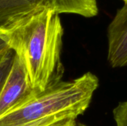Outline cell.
Instances as JSON below:
<instances>
[{
    "instance_id": "obj_1",
    "label": "cell",
    "mask_w": 127,
    "mask_h": 126,
    "mask_svg": "<svg viewBox=\"0 0 127 126\" xmlns=\"http://www.w3.org/2000/svg\"><path fill=\"white\" fill-rule=\"evenodd\" d=\"M63 33L60 14L51 7L0 26V38L23 64L36 94L62 81Z\"/></svg>"
},
{
    "instance_id": "obj_2",
    "label": "cell",
    "mask_w": 127,
    "mask_h": 126,
    "mask_svg": "<svg viewBox=\"0 0 127 126\" xmlns=\"http://www.w3.org/2000/svg\"><path fill=\"white\" fill-rule=\"evenodd\" d=\"M98 86L97 76L91 72L61 81L1 117L0 126H22L53 117L75 120L89 107Z\"/></svg>"
},
{
    "instance_id": "obj_3",
    "label": "cell",
    "mask_w": 127,
    "mask_h": 126,
    "mask_svg": "<svg viewBox=\"0 0 127 126\" xmlns=\"http://www.w3.org/2000/svg\"><path fill=\"white\" fill-rule=\"evenodd\" d=\"M36 94L31 87L23 64L14 55L0 91V117L19 106Z\"/></svg>"
},
{
    "instance_id": "obj_4",
    "label": "cell",
    "mask_w": 127,
    "mask_h": 126,
    "mask_svg": "<svg viewBox=\"0 0 127 126\" xmlns=\"http://www.w3.org/2000/svg\"><path fill=\"white\" fill-rule=\"evenodd\" d=\"M107 59L113 68L127 66V2L118 10L107 29Z\"/></svg>"
},
{
    "instance_id": "obj_5",
    "label": "cell",
    "mask_w": 127,
    "mask_h": 126,
    "mask_svg": "<svg viewBox=\"0 0 127 126\" xmlns=\"http://www.w3.org/2000/svg\"><path fill=\"white\" fill-rule=\"evenodd\" d=\"M47 7L51 0H0V26Z\"/></svg>"
},
{
    "instance_id": "obj_6",
    "label": "cell",
    "mask_w": 127,
    "mask_h": 126,
    "mask_svg": "<svg viewBox=\"0 0 127 126\" xmlns=\"http://www.w3.org/2000/svg\"><path fill=\"white\" fill-rule=\"evenodd\" d=\"M51 5L58 14L71 13L92 18L99 12L97 0H51Z\"/></svg>"
},
{
    "instance_id": "obj_7",
    "label": "cell",
    "mask_w": 127,
    "mask_h": 126,
    "mask_svg": "<svg viewBox=\"0 0 127 126\" xmlns=\"http://www.w3.org/2000/svg\"><path fill=\"white\" fill-rule=\"evenodd\" d=\"M116 126H127V100L120 102L113 110Z\"/></svg>"
},
{
    "instance_id": "obj_8",
    "label": "cell",
    "mask_w": 127,
    "mask_h": 126,
    "mask_svg": "<svg viewBox=\"0 0 127 126\" xmlns=\"http://www.w3.org/2000/svg\"><path fill=\"white\" fill-rule=\"evenodd\" d=\"M13 56H14V53L13 51H11L0 62V91L4 83V81L8 74L10 68L11 66L12 62L13 59Z\"/></svg>"
},
{
    "instance_id": "obj_9",
    "label": "cell",
    "mask_w": 127,
    "mask_h": 126,
    "mask_svg": "<svg viewBox=\"0 0 127 126\" xmlns=\"http://www.w3.org/2000/svg\"><path fill=\"white\" fill-rule=\"evenodd\" d=\"M65 120H69V119L60 117H49V118L40 120L36 121L34 123H29V124H27V125L22 126H50L54 124V123H57L58 122Z\"/></svg>"
},
{
    "instance_id": "obj_10",
    "label": "cell",
    "mask_w": 127,
    "mask_h": 126,
    "mask_svg": "<svg viewBox=\"0 0 127 126\" xmlns=\"http://www.w3.org/2000/svg\"><path fill=\"white\" fill-rule=\"evenodd\" d=\"M12 50L8 47V45H7V43L1 38H0V62Z\"/></svg>"
},
{
    "instance_id": "obj_11",
    "label": "cell",
    "mask_w": 127,
    "mask_h": 126,
    "mask_svg": "<svg viewBox=\"0 0 127 126\" xmlns=\"http://www.w3.org/2000/svg\"><path fill=\"white\" fill-rule=\"evenodd\" d=\"M76 120H63L60 122H58L57 123H54L50 126H71V125Z\"/></svg>"
},
{
    "instance_id": "obj_12",
    "label": "cell",
    "mask_w": 127,
    "mask_h": 126,
    "mask_svg": "<svg viewBox=\"0 0 127 126\" xmlns=\"http://www.w3.org/2000/svg\"><path fill=\"white\" fill-rule=\"evenodd\" d=\"M77 126H86L84 124H82V123H77Z\"/></svg>"
},
{
    "instance_id": "obj_13",
    "label": "cell",
    "mask_w": 127,
    "mask_h": 126,
    "mask_svg": "<svg viewBox=\"0 0 127 126\" xmlns=\"http://www.w3.org/2000/svg\"><path fill=\"white\" fill-rule=\"evenodd\" d=\"M71 126H77V123H76V121H74V122L71 125Z\"/></svg>"
},
{
    "instance_id": "obj_14",
    "label": "cell",
    "mask_w": 127,
    "mask_h": 126,
    "mask_svg": "<svg viewBox=\"0 0 127 126\" xmlns=\"http://www.w3.org/2000/svg\"><path fill=\"white\" fill-rule=\"evenodd\" d=\"M124 2H127V0H124Z\"/></svg>"
}]
</instances>
